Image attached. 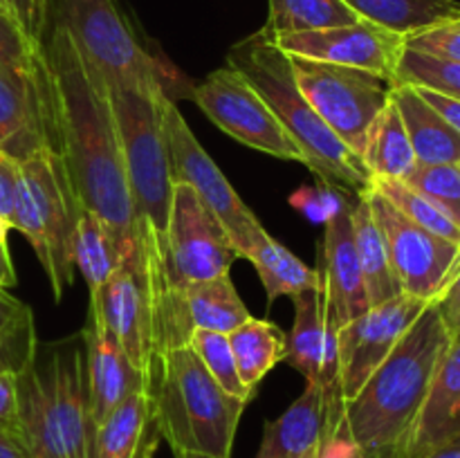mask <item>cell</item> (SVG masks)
Returning <instances> with one entry per match:
<instances>
[{
	"instance_id": "cell-18",
	"label": "cell",
	"mask_w": 460,
	"mask_h": 458,
	"mask_svg": "<svg viewBox=\"0 0 460 458\" xmlns=\"http://www.w3.org/2000/svg\"><path fill=\"white\" fill-rule=\"evenodd\" d=\"M344 193V191H341ZM337 193L335 209L328 214L322 242V287L326 295L328 313L332 323L341 328L350 319L367 313V287H364L362 269H359L358 251L353 241V223H350V200Z\"/></svg>"
},
{
	"instance_id": "cell-47",
	"label": "cell",
	"mask_w": 460,
	"mask_h": 458,
	"mask_svg": "<svg viewBox=\"0 0 460 458\" xmlns=\"http://www.w3.org/2000/svg\"><path fill=\"white\" fill-rule=\"evenodd\" d=\"M13 283H16V269H13L12 254H9L7 242H0V287L7 290Z\"/></svg>"
},
{
	"instance_id": "cell-30",
	"label": "cell",
	"mask_w": 460,
	"mask_h": 458,
	"mask_svg": "<svg viewBox=\"0 0 460 458\" xmlns=\"http://www.w3.org/2000/svg\"><path fill=\"white\" fill-rule=\"evenodd\" d=\"M184 305H187L191 328H200V330L229 335L252 319L229 274L191 283L184 290Z\"/></svg>"
},
{
	"instance_id": "cell-17",
	"label": "cell",
	"mask_w": 460,
	"mask_h": 458,
	"mask_svg": "<svg viewBox=\"0 0 460 458\" xmlns=\"http://www.w3.org/2000/svg\"><path fill=\"white\" fill-rule=\"evenodd\" d=\"M39 366L67 458H90L94 425L90 418L85 341L84 348L76 344L58 346Z\"/></svg>"
},
{
	"instance_id": "cell-25",
	"label": "cell",
	"mask_w": 460,
	"mask_h": 458,
	"mask_svg": "<svg viewBox=\"0 0 460 458\" xmlns=\"http://www.w3.org/2000/svg\"><path fill=\"white\" fill-rule=\"evenodd\" d=\"M350 223H353L355 251H358L368 305H380L398 295H404L391 268L385 236L377 227V220L367 200V191L355 196V202H350Z\"/></svg>"
},
{
	"instance_id": "cell-22",
	"label": "cell",
	"mask_w": 460,
	"mask_h": 458,
	"mask_svg": "<svg viewBox=\"0 0 460 458\" xmlns=\"http://www.w3.org/2000/svg\"><path fill=\"white\" fill-rule=\"evenodd\" d=\"M328 427V393L305 382V391L277 420L265 422L256 458H304L319 447Z\"/></svg>"
},
{
	"instance_id": "cell-32",
	"label": "cell",
	"mask_w": 460,
	"mask_h": 458,
	"mask_svg": "<svg viewBox=\"0 0 460 458\" xmlns=\"http://www.w3.org/2000/svg\"><path fill=\"white\" fill-rule=\"evenodd\" d=\"M358 21L341 0H270L268 22L261 30L268 36H283L353 25Z\"/></svg>"
},
{
	"instance_id": "cell-9",
	"label": "cell",
	"mask_w": 460,
	"mask_h": 458,
	"mask_svg": "<svg viewBox=\"0 0 460 458\" xmlns=\"http://www.w3.org/2000/svg\"><path fill=\"white\" fill-rule=\"evenodd\" d=\"M90 314L102 319L130 362L148 380L157 350V299L151 263L137 232L119 268L103 283L99 295L90 299Z\"/></svg>"
},
{
	"instance_id": "cell-13",
	"label": "cell",
	"mask_w": 460,
	"mask_h": 458,
	"mask_svg": "<svg viewBox=\"0 0 460 458\" xmlns=\"http://www.w3.org/2000/svg\"><path fill=\"white\" fill-rule=\"evenodd\" d=\"M191 97L198 108L236 142L277 160L304 164L301 151L279 124L263 97L234 67L225 66L211 72L191 90Z\"/></svg>"
},
{
	"instance_id": "cell-49",
	"label": "cell",
	"mask_w": 460,
	"mask_h": 458,
	"mask_svg": "<svg viewBox=\"0 0 460 458\" xmlns=\"http://www.w3.org/2000/svg\"><path fill=\"white\" fill-rule=\"evenodd\" d=\"M0 458H27L21 445L3 431H0Z\"/></svg>"
},
{
	"instance_id": "cell-40",
	"label": "cell",
	"mask_w": 460,
	"mask_h": 458,
	"mask_svg": "<svg viewBox=\"0 0 460 458\" xmlns=\"http://www.w3.org/2000/svg\"><path fill=\"white\" fill-rule=\"evenodd\" d=\"M319 458H385L380 454H373L362 449L350 440L346 434L344 422H341V409H328V427L326 436L319 447Z\"/></svg>"
},
{
	"instance_id": "cell-6",
	"label": "cell",
	"mask_w": 460,
	"mask_h": 458,
	"mask_svg": "<svg viewBox=\"0 0 460 458\" xmlns=\"http://www.w3.org/2000/svg\"><path fill=\"white\" fill-rule=\"evenodd\" d=\"M124 153L126 180L135 220H142L157 238L162 256L166 245L173 178L166 148L162 99L164 90L108 88Z\"/></svg>"
},
{
	"instance_id": "cell-28",
	"label": "cell",
	"mask_w": 460,
	"mask_h": 458,
	"mask_svg": "<svg viewBox=\"0 0 460 458\" xmlns=\"http://www.w3.org/2000/svg\"><path fill=\"white\" fill-rule=\"evenodd\" d=\"M362 162L371 180H407L418 166L409 135L391 99L368 130Z\"/></svg>"
},
{
	"instance_id": "cell-41",
	"label": "cell",
	"mask_w": 460,
	"mask_h": 458,
	"mask_svg": "<svg viewBox=\"0 0 460 458\" xmlns=\"http://www.w3.org/2000/svg\"><path fill=\"white\" fill-rule=\"evenodd\" d=\"M0 12L40 45L45 31V0H0Z\"/></svg>"
},
{
	"instance_id": "cell-37",
	"label": "cell",
	"mask_w": 460,
	"mask_h": 458,
	"mask_svg": "<svg viewBox=\"0 0 460 458\" xmlns=\"http://www.w3.org/2000/svg\"><path fill=\"white\" fill-rule=\"evenodd\" d=\"M40 61L43 48L0 12V70H30Z\"/></svg>"
},
{
	"instance_id": "cell-45",
	"label": "cell",
	"mask_w": 460,
	"mask_h": 458,
	"mask_svg": "<svg viewBox=\"0 0 460 458\" xmlns=\"http://www.w3.org/2000/svg\"><path fill=\"white\" fill-rule=\"evenodd\" d=\"M416 88V85H413ZM418 92L422 94L427 103H429L434 110H438L443 115V119L452 126L456 133H460V101L454 97H447V94H440L434 92V90H427V88H416Z\"/></svg>"
},
{
	"instance_id": "cell-44",
	"label": "cell",
	"mask_w": 460,
	"mask_h": 458,
	"mask_svg": "<svg viewBox=\"0 0 460 458\" xmlns=\"http://www.w3.org/2000/svg\"><path fill=\"white\" fill-rule=\"evenodd\" d=\"M434 304L438 308V314L449 335H460V265L456 272H454V277L449 278L447 286L443 287V292L436 296Z\"/></svg>"
},
{
	"instance_id": "cell-10",
	"label": "cell",
	"mask_w": 460,
	"mask_h": 458,
	"mask_svg": "<svg viewBox=\"0 0 460 458\" xmlns=\"http://www.w3.org/2000/svg\"><path fill=\"white\" fill-rule=\"evenodd\" d=\"M241 259L232 238L189 184H173L162 265L171 290L184 296L191 283L229 274Z\"/></svg>"
},
{
	"instance_id": "cell-51",
	"label": "cell",
	"mask_w": 460,
	"mask_h": 458,
	"mask_svg": "<svg viewBox=\"0 0 460 458\" xmlns=\"http://www.w3.org/2000/svg\"><path fill=\"white\" fill-rule=\"evenodd\" d=\"M9 225L4 220H0V242H7V233H9Z\"/></svg>"
},
{
	"instance_id": "cell-42",
	"label": "cell",
	"mask_w": 460,
	"mask_h": 458,
	"mask_svg": "<svg viewBox=\"0 0 460 458\" xmlns=\"http://www.w3.org/2000/svg\"><path fill=\"white\" fill-rule=\"evenodd\" d=\"M18 184H21V164L0 153V220L12 227L16 209Z\"/></svg>"
},
{
	"instance_id": "cell-16",
	"label": "cell",
	"mask_w": 460,
	"mask_h": 458,
	"mask_svg": "<svg viewBox=\"0 0 460 458\" xmlns=\"http://www.w3.org/2000/svg\"><path fill=\"white\" fill-rule=\"evenodd\" d=\"M270 39L288 57L359 67V70L373 72V75L382 76L391 84L395 81V70H398L400 57L404 52L402 34H395V31H389L367 21L317 31L270 36Z\"/></svg>"
},
{
	"instance_id": "cell-29",
	"label": "cell",
	"mask_w": 460,
	"mask_h": 458,
	"mask_svg": "<svg viewBox=\"0 0 460 458\" xmlns=\"http://www.w3.org/2000/svg\"><path fill=\"white\" fill-rule=\"evenodd\" d=\"M130 245L133 241L121 242L97 214L81 211L75 236V268L88 283L90 299L99 295L103 283L119 268Z\"/></svg>"
},
{
	"instance_id": "cell-1",
	"label": "cell",
	"mask_w": 460,
	"mask_h": 458,
	"mask_svg": "<svg viewBox=\"0 0 460 458\" xmlns=\"http://www.w3.org/2000/svg\"><path fill=\"white\" fill-rule=\"evenodd\" d=\"M40 48L54 81L61 155L76 198L121 242H130L137 232V220L106 79L76 52L70 36L54 22H45Z\"/></svg>"
},
{
	"instance_id": "cell-53",
	"label": "cell",
	"mask_w": 460,
	"mask_h": 458,
	"mask_svg": "<svg viewBox=\"0 0 460 458\" xmlns=\"http://www.w3.org/2000/svg\"><path fill=\"white\" fill-rule=\"evenodd\" d=\"M319 447H322V445H319ZM319 447H314L313 452H308V454H305L304 458H319Z\"/></svg>"
},
{
	"instance_id": "cell-34",
	"label": "cell",
	"mask_w": 460,
	"mask_h": 458,
	"mask_svg": "<svg viewBox=\"0 0 460 458\" xmlns=\"http://www.w3.org/2000/svg\"><path fill=\"white\" fill-rule=\"evenodd\" d=\"M187 346L200 357V362L205 364V368L211 373V377H214L229 395H234V398L238 400H245V402H252V400H254V393L243 384L241 375H238L236 357H234V350L227 335L193 328L191 335H189L187 339Z\"/></svg>"
},
{
	"instance_id": "cell-11",
	"label": "cell",
	"mask_w": 460,
	"mask_h": 458,
	"mask_svg": "<svg viewBox=\"0 0 460 458\" xmlns=\"http://www.w3.org/2000/svg\"><path fill=\"white\" fill-rule=\"evenodd\" d=\"M162 119H164L173 184H189L198 193V198L220 220L225 232L232 238L238 256H241L243 247L254 238L256 232L263 229V225L252 214L250 207L241 200L236 189L229 184V180L216 166L209 153L200 146L193 130L184 121L182 112L169 97L162 99Z\"/></svg>"
},
{
	"instance_id": "cell-7",
	"label": "cell",
	"mask_w": 460,
	"mask_h": 458,
	"mask_svg": "<svg viewBox=\"0 0 460 458\" xmlns=\"http://www.w3.org/2000/svg\"><path fill=\"white\" fill-rule=\"evenodd\" d=\"M61 27L108 88L164 90L162 67L148 54L115 0H45V22Z\"/></svg>"
},
{
	"instance_id": "cell-50",
	"label": "cell",
	"mask_w": 460,
	"mask_h": 458,
	"mask_svg": "<svg viewBox=\"0 0 460 458\" xmlns=\"http://www.w3.org/2000/svg\"><path fill=\"white\" fill-rule=\"evenodd\" d=\"M155 427V425H153ZM157 440H160V434H157V429L153 431L151 436H148V440L144 443L142 447V454H139V458H155V452H157Z\"/></svg>"
},
{
	"instance_id": "cell-26",
	"label": "cell",
	"mask_w": 460,
	"mask_h": 458,
	"mask_svg": "<svg viewBox=\"0 0 460 458\" xmlns=\"http://www.w3.org/2000/svg\"><path fill=\"white\" fill-rule=\"evenodd\" d=\"M359 21L395 34H416L460 18L458 0H341Z\"/></svg>"
},
{
	"instance_id": "cell-33",
	"label": "cell",
	"mask_w": 460,
	"mask_h": 458,
	"mask_svg": "<svg viewBox=\"0 0 460 458\" xmlns=\"http://www.w3.org/2000/svg\"><path fill=\"white\" fill-rule=\"evenodd\" d=\"M371 187L376 189V191H380L391 205L398 207L409 220L420 225L422 229L445 238V241L460 245L458 225L452 223L429 198L422 196L420 191H416L411 184H407L404 180H373Z\"/></svg>"
},
{
	"instance_id": "cell-5",
	"label": "cell",
	"mask_w": 460,
	"mask_h": 458,
	"mask_svg": "<svg viewBox=\"0 0 460 458\" xmlns=\"http://www.w3.org/2000/svg\"><path fill=\"white\" fill-rule=\"evenodd\" d=\"M81 211L84 207L61 153L43 148L22 162L12 229L30 241L57 301L75 281V236Z\"/></svg>"
},
{
	"instance_id": "cell-24",
	"label": "cell",
	"mask_w": 460,
	"mask_h": 458,
	"mask_svg": "<svg viewBox=\"0 0 460 458\" xmlns=\"http://www.w3.org/2000/svg\"><path fill=\"white\" fill-rule=\"evenodd\" d=\"M241 259H247L259 272L261 283L268 295V304H274L279 296H296L305 290H313L322 283L319 269H313L304 260L296 259L283 242L270 236L265 229L254 233L250 242L241 250Z\"/></svg>"
},
{
	"instance_id": "cell-4",
	"label": "cell",
	"mask_w": 460,
	"mask_h": 458,
	"mask_svg": "<svg viewBox=\"0 0 460 458\" xmlns=\"http://www.w3.org/2000/svg\"><path fill=\"white\" fill-rule=\"evenodd\" d=\"M146 391L153 425L171 452L232 458L238 422L250 402L229 395L187 344L155 355Z\"/></svg>"
},
{
	"instance_id": "cell-14",
	"label": "cell",
	"mask_w": 460,
	"mask_h": 458,
	"mask_svg": "<svg viewBox=\"0 0 460 458\" xmlns=\"http://www.w3.org/2000/svg\"><path fill=\"white\" fill-rule=\"evenodd\" d=\"M61 153L54 81L48 63L0 70V153L22 164L34 153Z\"/></svg>"
},
{
	"instance_id": "cell-43",
	"label": "cell",
	"mask_w": 460,
	"mask_h": 458,
	"mask_svg": "<svg viewBox=\"0 0 460 458\" xmlns=\"http://www.w3.org/2000/svg\"><path fill=\"white\" fill-rule=\"evenodd\" d=\"M0 431L18 438V373H0Z\"/></svg>"
},
{
	"instance_id": "cell-3",
	"label": "cell",
	"mask_w": 460,
	"mask_h": 458,
	"mask_svg": "<svg viewBox=\"0 0 460 458\" xmlns=\"http://www.w3.org/2000/svg\"><path fill=\"white\" fill-rule=\"evenodd\" d=\"M227 66L241 72L263 97L323 187L355 191V196L371 189L373 180L364 162L323 124L296 85L290 57L263 30L238 40L229 49Z\"/></svg>"
},
{
	"instance_id": "cell-21",
	"label": "cell",
	"mask_w": 460,
	"mask_h": 458,
	"mask_svg": "<svg viewBox=\"0 0 460 458\" xmlns=\"http://www.w3.org/2000/svg\"><path fill=\"white\" fill-rule=\"evenodd\" d=\"M88 353L90 418L97 427L135 391L146 389V375L130 362L126 350L103 321L90 314V328L84 332Z\"/></svg>"
},
{
	"instance_id": "cell-2",
	"label": "cell",
	"mask_w": 460,
	"mask_h": 458,
	"mask_svg": "<svg viewBox=\"0 0 460 458\" xmlns=\"http://www.w3.org/2000/svg\"><path fill=\"white\" fill-rule=\"evenodd\" d=\"M452 335L431 301L341 409V422L355 445L385 458L402 447Z\"/></svg>"
},
{
	"instance_id": "cell-15",
	"label": "cell",
	"mask_w": 460,
	"mask_h": 458,
	"mask_svg": "<svg viewBox=\"0 0 460 458\" xmlns=\"http://www.w3.org/2000/svg\"><path fill=\"white\" fill-rule=\"evenodd\" d=\"M429 304L431 301L398 295L385 304L371 305L367 313L350 319L337 330V393L341 402L346 404L355 398L364 382L385 362L386 355Z\"/></svg>"
},
{
	"instance_id": "cell-35",
	"label": "cell",
	"mask_w": 460,
	"mask_h": 458,
	"mask_svg": "<svg viewBox=\"0 0 460 458\" xmlns=\"http://www.w3.org/2000/svg\"><path fill=\"white\" fill-rule=\"evenodd\" d=\"M394 84L416 85V88L434 90L460 101V63L429 57L404 48L395 70Z\"/></svg>"
},
{
	"instance_id": "cell-12",
	"label": "cell",
	"mask_w": 460,
	"mask_h": 458,
	"mask_svg": "<svg viewBox=\"0 0 460 458\" xmlns=\"http://www.w3.org/2000/svg\"><path fill=\"white\" fill-rule=\"evenodd\" d=\"M367 200L377 220L400 290L422 301H436L460 265V245L409 220L380 191L368 189Z\"/></svg>"
},
{
	"instance_id": "cell-48",
	"label": "cell",
	"mask_w": 460,
	"mask_h": 458,
	"mask_svg": "<svg viewBox=\"0 0 460 458\" xmlns=\"http://www.w3.org/2000/svg\"><path fill=\"white\" fill-rule=\"evenodd\" d=\"M422 458H460V436L447 440V443L438 445V447L431 449V452Z\"/></svg>"
},
{
	"instance_id": "cell-31",
	"label": "cell",
	"mask_w": 460,
	"mask_h": 458,
	"mask_svg": "<svg viewBox=\"0 0 460 458\" xmlns=\"http://www.w3.org/2000/svg\"><path fill=\"white\" fill-rule=\"evenodd\" d=\"M238 375L256 395L263 377L286 357V332L268 319H254L229 332Z\"/></svg>"
},
{
	"instance_id": "cell-27",
	"label": "cell",
	"mask_w": 460,
	"mask_h": 458,
	"mask_svg": "<svg viewBox=\"0 0 460 458\" xmlns=\"http://www.w3.org/2000/svg\"><path fill=\"white\" fill-rule=\"evenodd\" d=\"M153 431L148 391L139 389L97 427L90 458H139Z\"/></svg>"
},
{
	"instance_id": "cell-46",
	"label": "cell",
	"mask_w": 460,
	"mask_h": 458,
	"mask_svg": "<svg viewBox=\"0 0 460 458\" xmlns=\"http://www.w3.org/2000/svg\"><path fill=\"white\" fill-rule=\"evenodd\" d=\"M30 314V305H25L21 299L9 295L4 287H0V330H7V328L16 326V323H21L22 319H27Z\"/></svg>"
},
{
	"instance_id": "cell-20",
	"label": "cell",
	"mask_w": 460,
	"mask_h": 458,
	"mask_svg": "<svg viewBox=\"0 0 460 458\" xmlns=\"http://www.w3.org/2000/svg\"><path fill=\"white\" fill-rule=\"evenodd\" d=\"M460 436V335L452 337L427 398L394 458H422Z\"/></svg>"
},
{
	"instance_id": "cell-39",
	"label": "cell",
	"mask_w": 460,
	"mask_h": 458,
	"mask_svg": "<svg viewBox=\"0 0 460 458\" xmlns=\"http://www.w3.org/2000/svg\"><path fill=\"white\" fill-rule=\"evenodd\" d=\"M404 48L436 58H445V61L460 63V18L404 36Z\"/></svg>"
},
{
	"instance_id": "cell-23",
	"label": "cell",
	"mask_w": 460,
	"mask_h": 458,
	"mask_svg": "<svg viewBox=\"0 0 460 458\" xmlns=\"http://www.w3.org/2000/svg\"><path fill=\"white\" fill-rule=\"evenodd\" d=\"M391 101L398 108L418 164H460V133L422 99L413 85L391 84Z\"/></svg>"
},
{
	"instance_id": "cell-38",
	"label": "cell",
	"mask_w": 460,
	"mask_h": 458,
	"mask_svg": "<svg viewBox=\"0 0 460 458\" xmlns=\"http://www.w3.org/2000/svg\"><path fill=\"white\" fill-rule=\"evenodd\" d=\"M36 359L34 314L22 319L16 326L0 330V373L21 375Z\"/></svg>"
},
{
	"instance_id": "cell-52",
	"label": "cell",
	"mask_w": 460,
	"mask_h": 458,
	"mask_svg": "<svg viewBox=\"0 0 460 458\" xmlns=\"http://www.w3.org/2000/svg\"><path fill=\"white\" fill-rule=\"evenodd\" d=\"M173 458H211V456H202V454H189V452H173Z\"/></svg>"
},
{
	"instance_id": "cell-19",
	"label": "cell",
	"mask_w": 460,
	"mask_h": 458,
	"mask_svg": "<svg viewBox=\"0 0 460 458\" xmlns=\"http://www.w3.org/2000/svg\"><path fill=\"white\" fill-rule=\"evenodd\" d=\"M295 304V323L286 335V357L283 362L305 377V382L322 384L328 398H340L337 393V330L326 305V295L319 283L313 290L292 296Z\"/></svg>"
},
{
	"instance_id": "cell-36",
	"label": "cell",
	"mask_w": 460,
	"mask_h": 458,
	"mask_svg": "<svg viewBox=\"0 0 460 458\" xmlns=\"http://www.w3.org/2000/svg\"><path fill=\"white\" fill-rule=\"evenodd\" d=\"M460 227V164L420 166L404 180Z\"/></svg>"
},
{
	"instance_id": "cell-8",
	"label": "cell",
	"mask_w": 460,
	"mask_h": 458,
	"mask_svg": "<svg viewBox=\"0 0 460 458\" xmlns=\"http://www.w3.org/2000/svg\"><path fill=\"white\" fill-rule=\"evenodd\" d=\"M296 85L323 124L362 160L373 121L391 99V81L359 70L313 58L290 57Z\"/></svg>"
}]
</instances>
